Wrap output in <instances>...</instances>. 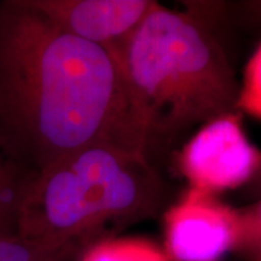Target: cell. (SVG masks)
Returning <instances> with one entry per match:
<instances>
[{
  "label": "cell",
  "mask_w": 261,
  "mask_h": 261,
  "mask_svg": "<svg viewBox=\"0 0 261 261\" xmlns=\"http://www.w3.org/2000/svg\"><path fill=\"white\" fill-rule=\"evenodd\" d=\"M244 192H245V196H248L251 199H255V200L261 197V160L254 177H252V180L247 186L244 187Z\"/></svg>",
  "instance_id": "cell-12"
},
{
  "label": "cell",
  "mask_w": 261,
  "mask_h": 261,
  "mask_svg": "<svg viewBox=\"0 0 261 261\" xmlns=\"http://www.w3.org/2000/svg\"><path fill=\"white\" fill-rule=\"evenodd\" d=\"M260 160L235 112L207 122L189 138L180 151L178 170L192 189L218 196L247 186Z\"/></svg>",
  "instance_id": "cell-4"
},
{
  "label": "cell",
  "mask_w": 261,
  "mask_h": 261,
  "mask_svg": "<svg viewBox=\"0 0 261 261\" xmlns=\"http://www.w3.org/2000/svg\"><path fill=\"white\" fill-rule=\"evenodd\" d=\"M31 178L0 144V235L16 232L19 205Z\"/></svg>",
  "instance_id": "cell-8"
},
{
  "label": "cell",
  "mask_w": 261,
  "mask_h": 261,
  "mask_svg": "<svg viewBox=\"0 0 261 261\" xmlns=\"http://www.w3.org/2000/svg\"><path fill=\"white\" fill-rule=\"evenodd\" d=\"M0 144L32 176L97 144L144 154L119 53L0 2Z\"/></svg>",
  "instance_id": "cell-1"
},
{
  "label": "cell",
  "mask_w": 261,
  "mask_h": 261,
  "mask_svg": "<svg viewBox=\"0 0 261 261\" xmlns=\"http://www.w3.org/2000/svg\"><path fill=\"white\" fill-rule=\"evenodd\" d=\"M89 247L83 243L49 244L18 232L0 235V261H77Z\"/></svg>",
  "instance_id": "cell-7"
},
{
  "label": "cell",
  "mask_w": 261,
  "mask_h": 261,
  "mask_svg": "<svg viewBox=\"0 0 261 261\" xmlns=\"http://www.w3.org/2000/svg\"><path fill=\"white\" fill-rule=\"evenodd\" d=\"M144 154L157 167L196 126L238 111L241 84L203 16L157 5L119 51Z\"/></svg>",
  "instance_id": "cell-2"
},
{
  "label": "cell",
  "mask_w": 261,
  "mask_h": 261,
  "mask_svg": "<svg viewBox=\"0 0 261 261\" xmlns=\"http://www.w3.org/2000/svg\"><path fill=\"white\" fill-rule=\"evenodd\" d=\"M238 111H244L261 119V44L245 67Z\"/></svg>",
  "instance_id": "cell-11"
},
{
  "label": "cell",
  "mask_w": 261,
  "mask_h": 261,
  "mask_svg": "<svg viewBox=\"0 0 261 261\" xmlns=\"http://www.w3.org/2000/svg\"><path fill=\"white\" fill-rule=\"evenodd\" d=\"M171 197V185L142 152L97 144L32 176L16 232L49 244L93 245L166 212Z\"/></svg>",
  "instance_id": "cell-3"
},
{
  "label": "cell",
  "mask_w": 261,
  "mask_h": 261,
  "mask_svg": "<svg viewBox=\"0 0 261 261\" xmlns=\"http://www.w3.org/2000/svg\"><path fill=\"white\" fill-rule=\"evenodd\" d=\"M248 10L255 12V16H257V18H261V2H254V3H250Z\"/></svg>",
  "instance_id": "cell-13"
},
{
  "label": "cell",
  "mask_w": 261,
  "mask_h": 261,
  "mask_svg": "<svg viewBox=\"0 0 261 261\" xmlns=\"http://www.w3.org/2000/svg\"><path fill=\"white\" fill-rule=\"evenodd\" d=\"M29 3L70 35L118 53L159 5L152 0H29Z\"/></svg>",
  "instance_id": "cell-6"
},
{
  "label": "cell",
  "mask_w": 261,
  "mask_h": 261,
  "mask_svg": "<svg viewBox=\"0 0 261 261\" xmlns=\"http://www.w3.org/2000/svg\"><path fill=\"white\" fill-rule=\"evenodd\" d=\"M240 235L238 209L189 187L164 212V252L170 261H224Z\"/></svg>",
  "instance_id": "cell-5"
},
{
  "label": "cell",
  "mask_w": 261,
  "mask_h": 261,
  "mask_svg": "<svg viewBox=\"0 0 261 261\" xmlns=\"http://www.w3.org/2000/svg\"><path fill=\"white\" fill-rule=\"evenodd\" d=\"M77 261H170L164 250L144 238H106L93 244Z\"/></svg>",
  "instance_id": "cell-9"
},
{
  "label": "cell",
  "mask_w": 261,
  "mask_h": 261,
  "mask_svg": "<svg viewBox=\"0 0 261 261\" xmlns=\"http://www.w3.org/2000/svg\"><path fill=\"white\" fill-rule=\"evenodd\" d=\"M240 235L235 251L243 261H261V197L238 209Z\"/></svg>",
  "instance_id": "cell-10"
}]
</instances>
